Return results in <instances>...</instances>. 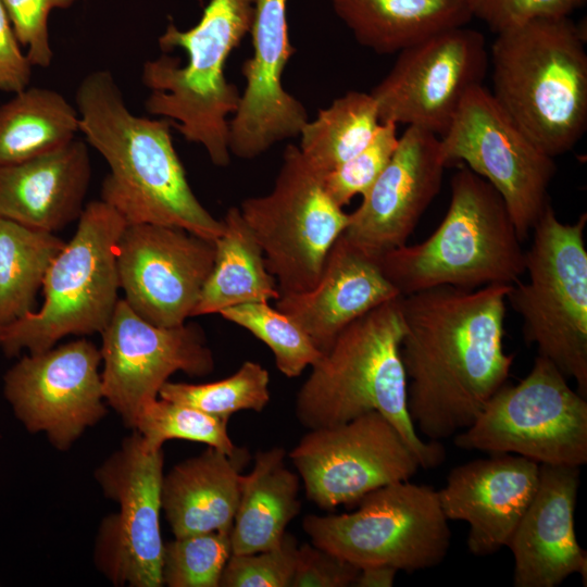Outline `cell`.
Returning a JSON list of instances; mask_svg holds the SVG:
<instances>
[{
  "label": "cell",
  "instance_id": "13",
  "mask_svg": "<svg viewBox=\"0 0 587 587\" xmlns=\"http://www.w3.org/2000/svg\"><path fill=\"white\" fill-rule=\"evenodd\" d=\"M163 449H147L134 430L95 471L103 495L118 505L101 521L93 553L96 566L115 586H163Z\"/></svg>",
  "mask_w": 587,
  "mask_h": 587
},
{
  "label": "cell",
  "instance_id": "1",
  "mask_svg": "<svg viewBox=\"0 0 587 587\" xmlns=\"http://www.w3.org/2000/svg\"><path fill=\"white\" fill-rule=\"evenodd\" d=\"M512 286L442 285L400 298L408 412L428 440L467 428L505 384L514 361L503 349Z\"/></svg>",
  "mask_w": 587,
  "mask_h": 587
},
{
  "label": "cell",
  "instance_id": "29",
  "mask_svg": "<svg viewBox=\"0 0 587 587\" xmlns=\"http://www.w3.org/2000/svg\"><path fill=\"white\" fill-rule=\"evenodd\" d=\"M0 105V166L59 149L75 139L79 116L60 92L27 87Z\"/></svg>",
  "mask_w": 587,
  "mask_h": 587
},
{
  "label": "cell",
  "instance_id": "7",
  "mask_svg": "<svg viewBox=\"0 0 587 587\" xmlns=\"http://www.w3.org/2000/svg\"><path fill=\"white\" fill-rule=\"evenodd\" d=\"M126 225L102 200L85 205L74 235L46 273L40 309L1 328L7 357L42 352L65 336L104 329L120 299L116 242Z\"/></svg>",
  "mask_w": 587,
  "mask_h": 587
},
{
  "label": "cell",
  "instance_id": "12",
  "mask_svg": "<svg viewBox=\"0 0 587 587\" xmlns=\"http://www.w3.org/2000/svg\"><path fill=\"white\" fill-rule=\"evenodd\" d=\"M439 138L447 165L462 163L500 193L523 241L549 202L548 187L557 171L553 158L483 85L465 96Z\"/></svg>",
  "mask_w": 587,
  "mask_h": 587
},
{
  "label": "cell",
  "instance_id": "26",
  "mask_svg": "<svg viewBox=\"0 0 587 587\" xmlns=\"http://www.w3.org/2000/svg\"><path fill=\"white\" fill-rule=\"evenodd\" d=\"M300 476L286 464L282 447L259 450L252 471L240 475L239 500L230 530L232 553L245 554L278 546L299 514Z\"/></svg>",
  "mask_w": 587,
  "mask_h": 587
},
{
  "label": "cell",
  "instance_id": "15",
  "mask_svg": "<svg viewBox=\"0 0 587 587\" xmlns=\"http://www.w3.org/2000/svg\"><path fill=\"white\" fill-rule=\"evenodd\" d=\"M307 498L329 510L409 480L421 467L397 428L379 412L310 429L289 452Z\"/></svg>",
  "mask_w": 587,
  "mask_h": 587
},
{
  "label": "cell",
  "instance_id": "23",
  "mask_svg": "<svg viewBox=\"0 0 587 587\" xmlns=\"http://www.w3.org/2000/svg\"><path fill=\"white\" fill-rule=\"evenodd\" d=\"M401 297L375 259L341 234L332 246L315 285L285 294L276 308L296 322L322 351L339 333L374 308Z\"/></svg>",
  "mask_w": 587,
  "mask_h": 587
},
{
  "label": "cell",
  "instance_id": "39",
  "mask_svg": "<svg viewBox=\"0 0 587 587\" xmlns=\"http://www.w3.org/2000/svg\"><path fill=\"white\" fill-rule=\"evenodd\" d=\"M586 0H466L473 17L499 34L536 18L565 17Z\"/></svg>",
  "mask_w": 587,
  "mask_h": 587
},
{
  "label": "cell",
  "instance_id": "20",
  "mask_svg": "<svg viewBox=\"0 0 587 587\" xmlns=\"http://www.w3.org/2000/svg\"><path fill=\"white\" fill-rule=\"evenodd\" d=\"M446 166L440 138L408 126L384 171L349 213L344 236L375 259L404 246L439 192Z\"/></svg>",
  "mask_w": 587,
  "mask_h": 587
},
{
  "label": "cell",
  "instance_id": "37",
  "mask_svg": "<svg viewBox=\"0 0 587 587\" xmlns=\"http://www.w3.org/2000/svg\"><path fill=\"white\" fill-rule=\"evenodd\" d=\"M298 542L286 533L282 542L268 550L234 554L223 570L220 587H290Z\"/></svg>",
  "mask_w": 587,
  "mask_h": 587
},
{
  "label": "cell",
  "instance_id": "34",
  "mask_svg": "<svg viewBox=\"0 0 587 587\" xmlns=\"http://www.w3.org/2000/svg\"><path fill=\"white\" fill-rule=\"evenodd\" d=\"M218 314L263 341L279 372L289 378L299 376L323 354L296 322L268 302L243 303Z\"/></svg>",
  "mask_w": 587,
  "mask_h": 587
},
{
  "label": "cell",
  "instance_id": "8",
  "mask_svg": "<svg viewBox=\"0 0 587 587\" xmlns=\"http://www.w3.org/2000/svg\"><path fill=\"white\" fill-rule=\"evenodd\" d=\"M587 214L575 223L561 222L550 202L535 224L525 252L528 280L508 294L523 319L527 344L551 361L587 398Z\"/></svg>",
  "mask_w": 587,
  "mask_h": 587
},
{
  "label": "cell",
  "instance_id": "41",
  "mask_svg": "<svg viewBox=\"0 0 587 587\" xmlns=\"http://www.w3.org/2000/svg\"><path fill=\"white\" fill-rule=\"evenodd\" d=\"M33 65L20 47L0 0V91L16 93L29 86Z\"/></svg>",
  "mask_w": 587,
  "mask_h": 587
},
{
  "label": "cell",
  "instance_id": "9",
  "mask_svg": "<svg viewBox=\"0 0 587 587\" xmlns=\"http://www.w3.org/2000/svg\"><path fill=\"white\" fill-rule=\"evenodd\" d=\"M351 513L305 515L311 542L358 567L389 565L409 573L446 558L451 532L430 486L396 482L365 495Z\"/></svg>",
  "mask_w": 587,
  "mask_h": 587
},
{
  "label": "cell",
  "instance_id": "10",
  "mask_svg": "<svg viewBox=\"0 0 587 587\" xmlns=\"http://www.w3.org/2000/svg\"><path fill=\"white\" fill-rule=\"evenodd\" d=\"M454 444L580 467L587 462V401L551 361L537 355L529 373L516 385L501 386L474 422L454 435Z\"/></svg>",
  "mask_w": 587,
  "mask_h": 587
},
{
  "label": "cell",
  "instance_id": "17",
  "mask_svg": "<svg viewBox=\"0 0 587 587\" xmlns=\"http://www.w3.org/2000/svg\"><path fill=\"white\" fill-rule=\"evenodd\" d=\"M100 334L104 400L128 428L134 427L140 408L159 397L174 373L201 377L215 366L200 326H157L121 298Z\"/></svg>",
  "mask_w": 587,
  "mask_h": 587
},
{
  "label": "cell",
  "instance_id": "5",
  "mask_svg": "<svg viewBox=\"0 0 587 587\" xmlns=\"http://www.w3.org/2000/svg\"><path fill=\"white\" fill-rule=\"evenodd\" d=\"M253 15L254 0H210L197 25L180 30L170 23L159 38L164 52L184 50L186 64L163 53L142 65L141 82L150 90L147 112L172 121L217 166L230 161L228 117L240 98L225 76L226 61L250 33Z\"/></svg>",
  "mask_w": 587,
  "mask_h": 587
},
{
  "label": "cell",
  "instance_id": "19",
  "mask_svg": "<svg viewBox=\"0 0 587 587\" xmlns=\"http://www.w3.org/2000/svg\"><path fill=\"white\" fill-rule=\"evenodd\" d=\"M253 53L241 66L246 87L229 120V152L253 159L274 143L297 137L308 122L304 105L283 87L295 53L289 41L287 0H254L250 29Z\"/></svg>",
  "mask_w": 587,
  "mask_h": 587
},
{
  "label": "cell",
  "instance_id": "16",
  "mask_svg": "<svg viewBox=\"0 0 587 587\" xmlns=\"http://www.w3.org/2000/svg\"><path fill=\"white\" fill-rule=\"evenodd\" d=\"M100 349L85 338L18 359L3 376V395L29 433L68 450L108 413Z\"/></svg>",
  "mask_w": 587,
  "mask_h": 587
},
{
  "label": "cell",
  "instance_id": "35",
  "mask_svg": "<svg viewBox=\"0 0 587 587\" xmlns=\"http://www.w3.org/2000/svg\"><path fill=\"white\" fill-rule=\"evenodd\" d=\"M230 554V533L213 530L175 537L163 547V585L220 587Z\"/></svg>",
  "mask_w": 587,
  "mask_h": 587
},
{
  "label": "cell",
  "instance_id": "31",
  "mask_svg": "<svg viewBox=\"0 0 587 587\" xmlns=\"http://www.w3.org/2000/svg\"><path fill=\"white\" fill-rule=\"evenodd\" d=\"M380 125L370 92L351 90L317 111L300 130L299 149L323 176L362 150Z\"/></svg>",
  "mask_w": 587,
  "mask_h": 587
},
{
  "label": "cell",
  "instance_id": "14",
  "mask_svg": "<svg viewBox=\"0 0 587 587\" xmlns=\"http://www.w3.org/2000/svg\"><path fill=\"white\" fill-rule=\"evenodd\" d=\"M488 65L484 35L466 25L403 49L370 91L380 123L416 126L441 137L465 96L483 85Z\"/></svg>",
  "mask_w": 587,
  "mask_h": 587
},
{
  "label": "cell",
  "instance_id": "25",
  "mask_svg": "<svg viewBox=\"0 0 587 587\" xmlns=\"http://www.w3.org/2000/svg\"><path fill=\"white\" fill-rule=\"evenodd\" d=\"M246 454L232 457L208 447L163 475L161 505L174 537L213 530L230 533Z\"/></svg>",
  "mask_w": 587,
  "mask_h": 587
},
{
  "label": "cell",
  "instance_id": "18",
  "mask_svg": "<svg viewBox=\"0 0 587 587\" xmlns=\"http://www.w3.org/2000/svg\"><path fill=\"white\" fill-rule=\"evenodd\" d=\"M214 253L213 240L183 228L126 225L116 242L124 300L157 326L186 323L212 270Z\"/></svg>",
  "mask_w": 587,
  "mask_h": 587
},
{
  "label": "cell",
  "instance_id": "32",
  "mask_svg": "<svg viewBox=\"0 0 587 587\" xmlns=\"http://www.w3.org/2000/svg\"><path fill=\"white\" fill-rule=\"evenodd\" d=\"M159 397L229 420L242 410L261 412L270 402V373L260 363L243 362L230 376L207 384L167 380Z\"/></svg>",
  "mask_w": 587,
  "mask_h": 587
},
{
  "label": "cell",
  "instance_id": "43",
  "mask_svg": "<svg viewBox=\"0 0 587 587\" xmlns=\"http://www.w3.org/2000/svg\"><path fill=\"white\" fill-rule=\"evenodd\" d=\"M0 333H1V327H0Z\"/></svg>",
  "mask_w": 587,
  "mask_h": 587
},
{
  "label": "cell",
  "instance_id": "3",
  "mask_svg": "<svg viewBox=\"0 0 587 587\" xmlns=\"http://www.w3.org/2000/svg\"><path fill=\"white\" fill-rule=\"evenodd\" d=\"M401 297L374 308L339 333L311 366L298 391L295 413L302 426L315 429L377 411L397 428L420 466L427 470L444 462L445 449L439 441H425L408 412Z\"/></svg>",
  "mask_w": 587,
  "mask_h": 587
},
{
  "label": "cell",
  "instance_id": "2",
  "mask_svg": "<svg viewBox=\"0 0 587 587\" xmlns=\"http://www.w3.org/2000/svg\"><path fill=\"white\" fill-rule=\"evenodd\" d=\"M79 132L109 166L101 199L126 222L183 228L209 240L224 230L193 193L173 145L172 121L133 114L110 71L87 74L75 95Z\"/></svg>",
  "mask_w": 587,
  "mask_h": 587
},
{
  "label": "cell",
  "instance_id": "22",
  "mask_svg": "<svg viewBox=\"0 0 587 587\" xmlns=\"http://www.w3.org/2000/svg\"><path fill=\"white\" fill-rule=\"evenodd\" d=\"M580 467L539 464L535 496L512 535L514 587H557L579 574L587 557L575 532Z\"/></svg>",
  "mask_w": 587,
  "mask_h": 587
},
{
  "label": "cell",
  "instance_id": "38",
  "mask_svg": "<svg viewBox=\"0 0 587 587\" xmlns=\"http://www.w3.org/2000/svg\"><path fill=\"white\" fill-rule=\"evenodd\" d=\"M75 0H1L20 45L33 66H50L53 52L48 18L53 9H66Z\"/></svg>",
  "mask_w": 587,
  "mask_h": 587
},
{
  "label": "cell",
  "instance_id": "36",
  "mask_svg": "<svg viewBox=\"0 0 587 587\" xmlns=\"http://www.w3.org/2000/svg\"><path fill=\"white\" fill-rule=\"evenodd\" d=\"M397 124L380 123L371 141L357 154L323 176L329 197L339 205L369 191L398 146Z\"/></svg>",
  "mask_w": 587,
  "mask_h": 587
},
{
  "label": "cell",
  "instance_id": "40",
  "mask_svg": "<svg viewBox=\"0 0 587 587\" xmlns=\"http://www.w3.org/2000/svg\"><path fill=\"white\" fill-rule=\"evenodd\" d=\"M360 567L315 545L298 547L290 587H349Z\"/></svg>",
  "mask_w": 587,
  "mask_h": 587
},
{
  "label": "cell",
  "instance_id": "11",
  "mask_svg": "<svg viewBox=\"0 0 587 587\" xmlns=\"http://www.w3.org/2000/svg\"><path fill=\"white\" fill-rule=\"evenodd\" d=\"M240 213L261 247L280 295L317 282L325 259L345 232L349 214L326 192L323 175L288 145L272 190L245 199Z\"/></svg>",
  "mask_w": 587,
  "mask_h": 587
},
{
  "label": "cell",
  "instance_id": "28",
  "mask_svg": "<svg viewBox=\"0 0 587 587\" xmlns=\"http://www.w3.org/2000/svg\"><path fill=\"white\" fill-rule=\"evenodd\" d=\"M222 221L224 230L214 240L213 266L191 317L280 297L277 282L267 271L263 251L239 208H229Z\"/></svg>",
  "mask_w": 587,
  "mask_h": 587
},
{
  "label": "cell",
  "instance_id": "33",
  "mask_svg": "<svg viewBox=\"0 0 587 587\" xmlns=\"http://www.w3.org/2000/svg\"><path fill=\"white\" fill-rule=\"evenodd\" d=\"M227 423L193 407L158 397L140 408L133 429L149 450L162 449L170 439H184L205 444L232 457L246 453L229 438Z\"/></svg>",
  "mask_w": 587,
  "mask_h": 587
},
{
  "label": "cell",
  "instance_id": "27",
  "mask_svg": "<svg viewBox=\"0 0 587 587\" xmlns=\"http://www.w3.org/2000/svg\"><path fill=\"white\" fill-rule=\"evenodd\" d=\"M355 40L378 54L398 53L439 32L465 26L466 0H332Z\"/></svg>",
  "mask_w": 587,
  "mask_h": 587
},
{
  "label": "cell",
  "instance_id": "42",
  "mask_svg": "<svg viewBox=\"0 0 587 587\" xmlns=\"http://www.w3.org/2000/svg\"><path fill=\"white\" fill-rule=\"evenodd\" d=\"M398 570L389 565L361 567L353 583L354 587H391Z\"/></svg>",
  "mask_w": 587,
  "mask_h": 587
},
{
  "label": "cell",
  "instance_id": "21",
  "mask_svg": "<svg viewBox=\"0 0 587 587\" xmlns=\"http://www.w3.org/2000/svg\"><path fill=\"white\" fill-rule=\"evenodd\" d=\"M538 480L537 462L516 454L495 453L452 469L437 492L446 517L469 525V551L486 557L508 547L535 496Z\"/></svg>",
  "mask_w": 587,
  "mask_h": 587
},
{
  "label": "cell",
  "instance_id": "4",
  "mask_svg": "<svg viewBox=\"0 0 587 587\" xmlns=\"http://www.w3.org/2000/svg\"><path fill=\"white\" fill-rule=\"evenodd\" d=\"M491 45L496 101L550 157L572 150L587 128V52L570 16L508 28Z\"/></svg>",
  "mask_w": 587,
  "mask_h": 587
},
{
  "label": "cell",
  "instance_id": "24",
  "mask_svg": "<svg viewBox=\"0 0 587 587\" xmlns=\"http://www.w3.org/2000/svg\"><path fill=\"white\" fill-rule=\"evenodd\" d=\"M85 141L0 166V218L57 233L77 221L91 179Z\"/></svg>",
  "mask_w": 587,
  "mask_h": 587
},
{
  "label": "cell",
  "instance_id": "30",
  "mask_svg": "<svg viewBox=\"0 0 587 587\" xmlns=\"http://www.w3.org/2000/svg\"><path fill=\"white\" fill-rule=\"evenodd\" d=\"M65 241L55 233L0 218V327L35 311L46 273Z\"/></svg>",
  "mask_w": 587,
  "mask_h": 587
},
{
  "label": "cell",
  "instance_id": "6",
  "mask_svg": "<svg viewBox=\"0 0 587 587\" xmlns=\"http://www.w3.org/2000/svg\"><path fill=\"white\" fill-rule=\"evenodd\" d=\"M521 242L500 193L462 164L450 180L449 208L437 229L378 262L401 296L442 285H514L525 273Z\"/></svg>",
  "mask_w": 587,
  "mask_h": 587
}]
</instances>
